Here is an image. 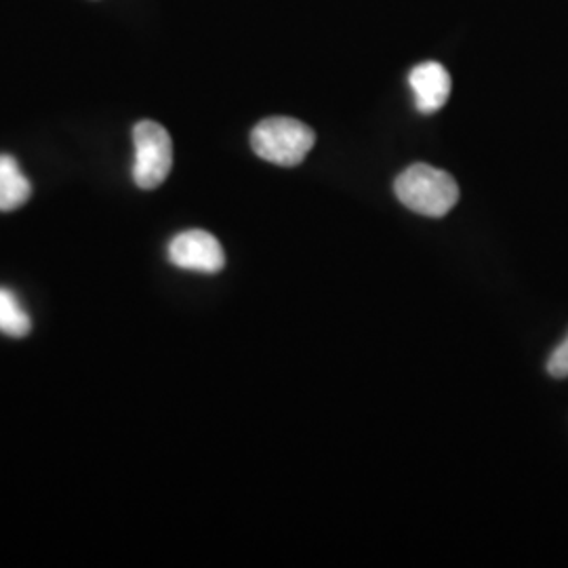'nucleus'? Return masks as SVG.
Here are the masks:
<instances>
[{
    "mask_svg": "<svg viewBox=\"0 0 568 568\" xmlns=\"http://www.w3.org/2000/svg\"><path fill=\"white\" fill-rule=\"evenodd\" d=\"M548 373L556 379H565L568 377V335L565 342L554 347V352L549 354Z\"/></svg>",
    "mask_w": 568,
    "mask_h": 568,
    "instance_id": "obj_8",
    "label": "nucleus"
},
{
    "mask_svg": "<svg viewBox=\"0 0 568 568\" xmlns=\"http://www.w3.org/2000/svg\"><path fill=\"white\" fill-rule=\"evenodd\" d=\"M32 183L21 173L20 164L9 156L0 154V211H16L30 201Z\"/></svg>",
    "mask_w": 568,
    "mask_h": 568,
    "instance_id": "obj_6",
    "label": "nucleus"
},
{
    "mask_svg": "<svg viewBox=\"0 0 568 568\" xmlns=\"http://www.w3.org/2000/svg\"><path fill=\"white\" fill-rule=\"evenodd\" d=\"M30 328L32 321L21 307L20 300L9 288L0 286V333L21 339L30 333Z\"/></svg>",
    "mask_w": 568,
    "mask_h": 568,
    "instance_id": "obj_7",
    "label": "nucleus"
},
{
    "mask_svg": "<svg viewBox=\"0 0 568 568\" xmlns=\"http://www.w3.org/2000/svg\"><path fill=\"white\" fill-rule=\"evenodd\" d=\"M316 143L314 131L295 119L272 116L260 122L251 133L253 152L267 163L297 166Z\"/></svg>",
    "mask_w": 568,
    "mask_h": 568,
    "instance_id": "obj_2",
    "label": "nucleus"
},
{
    "mask_svg": "<svg viewBox=\"0 0 568 568\" xmlns=\"http://www.w3.org/2000/svg\"><path fill=\"white\" fill-rule=\"evenodd\" d=\"M135 164L133 180L142 190H156L163 185L173 169V142L163 124L142 121L133 129Z\"/></svg>",
    "mask_w": 568,
    "mask_h": 568,
    "instance_id": "obj_3",
    "label": "nucleus"
},
{
    "mask_svg": "<svg viewBox=\"0 0 568 568\" xmlns=\"http://www.w3.org/2000/svg\"><path fill=\"white\" fill-rule=\"evenodd\" d=\"M408 84L415 95V105L422 114H434L447 105L450 98V74L438 61H426L410 70Z\"/></svg>",
    "mask_w": 568,
    "mask_h": 568,
    "instance_id": "obj_5",
    "label": "nucleus"
},
{
    "mask_svg": "<svg viewBox=\"0 0 568 568\" xmlns=\"http://www.w3.org/2000/svg\"><path fill=\"white\" fill-rule=\"evenodd\" d=\"M169 262L190 272L217 274L225 265L224 246L204 230H187L169 243Z\"/></svg>",
    "mask_w": 568,
    "mask_h": 568,
    "instance_id": "obj_4",
    "label": "nucleus"
},
{
    "mask_svg": "<svg viewBox=\"0 0 568 568\" xmlns=\"http://www.w3.org/2000/svg\"><path fill=\"white\" fill-rule=\"evenodd\" d=\"M394 192L406 209L426 217H443L459 201V185L447 171L424 163L405 169L394 182Z\"/></svg>",
    "mask_w": 568,
    "mask_h": 568,
    "instance_id": "obj_1",
    "label": "nucleus"
}]
</instances>
